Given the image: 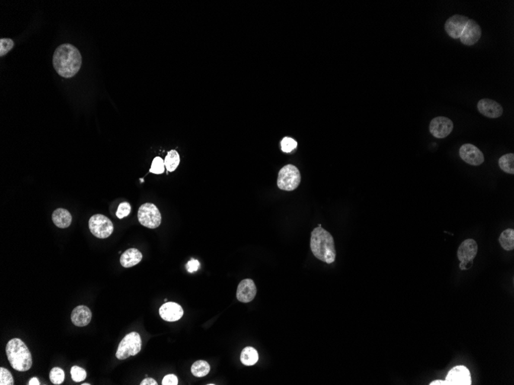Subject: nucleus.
I'll list each match as a JSON object with an SVG mask.
<instances>
[{"mask_svg":"<svg viewBox=\"0 0 514 385\" xmlns=\"http://www.w3.org/2000/svg\"><path fill=\"white\" fill-rule=\"evenodd\" d=\"M89 228L94 236L98 238H106L113 234L114 230L113 222L103 215L92 216L89 221Z\"/></svg>","mask_w":514,"mask_h":385,"instance_id":"0eeeda50","label":"nucleus"},{"mask_svg":"<svg viewBox=\"0 0 514 385\" xmlns=\"http://www.w3.org/2000/svg\"><path fill=\"white\" fill-rule=\"evenodd\" d=\"M164 171H165V162H164V159L160 157H156L153 161L150 171L152 173L160 175V174L164 173Z\"/></svg>","mask_w":514,"mask_h":385,"instance_id":"a878e982","label":"nucleus"},{"mask_svg":"<svg viewBox=\"0 0 514 385\" xmlns=\"http://www.w3.org/2000/svg\"><path fill=\"white\" fill-rule=\"evenodd\" d=\"M141 347L142 340L140 335L134 331L131 332L126 335L119 343L116 353V357L119 360H124L130 356L136 355L141 351Z\"/></svg>","mask_w":514,"mask_h":385,"instance_id":"20e7f679","label":"nucleus"},{"mask_svg":"<svg viewBox=\"0 0 514 385\" xmlns=\"http://www.w3.org/2000/svg\"><path fill=\"white\" fill-rule=\"evenodd\" d=\"M429 385H448V383L446 380H436L431 382V383H429Z\"/></svg>","mask_w":514,"mask_h":385,"instance_id":"f704fd0d","label":"nucleus"},{"mask_svg":"<svg viewBox=\"0 0 514 385\" xmlns=\"http://www.w3.org/2000/svg\"><path fill=\"white\" fill-rule=\"evenodd\" d=\"M52 222L60 229H66L72 223V216L69 212L64 209H57L54 211L52 216Z\"/></svg>","mask_w":514,"mask_h":385,"instance_id":"6ab92c4d","label":"nucleus"},{"mask_svg":"<svg viewBox=\"0 0 514 385\" xmlns=\"http://www.w3.org/2000/svg\"><path fill=\"white\" fill-rule=\"evenodd\" d=\"M49 379L54 384H61L65 380V373L60 367H53L49 373Z\"/></svg>","mask_w":514,"mask_h":385,"instance_id":"393cba45","label":"nucleus"},{"mask_svg":"<svg viewBox=\"0 0 514 385\" xmlns=\"http://www.w3.org/2000/svg\"><path fill=\"white\" fill-rule=\"evenodd\" d=\"M142 255L136 248H129L126 250L120 257V263L124 268H131L140 262Z\"/></svg>","mask_w":514,"mask_h":385,"instance_id":"a211bd4d","label":"nucleus"},{"mask_svg":"<svg viewBox=\"0 0 514 385\" xmlns=\"http://www.w3.org/2000/svg\"><path fill=\"white\" fill-rule=\"evenodd\" d=\"M0 384H14V380H13L11 373L7 369L4 368V367L0 368Z\"/></svg>","mask_w":514,"mask_h":385,"instance_id":"c85d7f7f","label":"nucleus"},{"mask_svg":"<svg viewBox=\"0 0 514 385\" xmlns=\"http://www.w3.org/2000/svg\"><path fill=\"white\" fill-rule=\"evenodd\" d=\"M297 147V141L292 138L285 137L281 141V149L283 152H291Z\"/></svg>","mask_w":514,"mask_h":385,"instance_id":"cd10ccee","label":"nucleus"},{"mask_svg":"<svg viewBox=\"0 0 514 385\" xmlns=\"http://www.w3.org/2000/svg\"><path fill=\"white\" fill-rule=\"evenodd\" d=\"M301 181V172L293 165H285L278 174L277 186L284 191H290L297 189Z\"/></svg>","mask_w":514,"mask_h":385,"instance_id":"39448f33","label":"nucleus"},{"mask_svg":"<svg viewBox=\"0 0 514 385\" xmlns=\"http://www.w3.org/2000/svg\"><path fill=\"white\" fill-rule=\"evenodd\" d=\"M55 70L63 78H72L82 65V56L79 49L71 44L60 45L52 58Z\"/></svg>","mask_w":514,"mask_h":385,"instance_id":"f257e3e1","label":"nucleus"},{"mask_svg":"<svg viewBox=\"0 0 514 385\" xmlns=\"http://www.w3.org/2000/svg\"><path fill=\"white\" fill-rule=\"evenodd\" d=\"M157 384H158V383H157V382L156 381V380H154V378H151V377H149V378L144 379V380H142V382H141L140 383V385H157Z\"/></svg>","mask_w":514,"mask_h":385,"instance_id":"72a5a7b5","label":"nucleus"},{"mask_svg":"<svg viewBox=\"0 0 514 385\" xmlns=\"http://www.w3.org/2000/svg\"><path fill=\"white\" fill-rule=\"evenodd\" d=\"M479 112L490 119H496L503 115V109L499 103L489 99H483L477 104Z\"/></svg>","mask_w":514,"mask_h":385,"instance_id":"2eb2a0df","label":"nucleus"},{"mask_svg":"<svg viewBox=\"0 0 514 385\" xmlns=\"http://www.w3.org/2000/svg\"><path fill=\"white\" fill-rule=\"evenodd\" d=\"M481 36L482 30L478 23L475 20H469L460 39L465 46H473L479 41Z\"/></svg>","mask_w":514,"mask_h":385,"instance_id":"f8f14e48","label":"nucleus"},{"mask_svg":"<svg viewBox=\"0 0 514 385\" xmlns=\"http://www.w3.org/2000/svg\"><path fill=\"white\" fill-rule=\"evenodd\" d=\"M460 156L464 162L474 166H478L484 162L483 152L472 144H464L460 149Z\"/></svg>","mask_w":514,"mask_h":385,"instance_id":"9d476101","label":"nucleus"},{"mask_svg":"<svg viewBox=\"0 0 514 385\" xmlns=\"http://www.w3.org/2000/svg\"><path fill=\"white\" fill-rule=\"evenodd\" d=\"M446 380L448 385H470L472 383L470 370L465 366H456L448 373Z\"/></svg>","mask_w":514,"mask_h":385,"instance_id":"9b49d317","label":"nucleus"},{"mask_svg":"<svg viewBox=\"0 0 514 385\" xmlns=\"http://www.w3.org/2000/svg\"><path fill=\"white\" fill-rule=\"evenodd\" d=\"M7 357L12 367L18 371H27L33 364L32 354L28 347L22 340L13 338L7 344Z\"/></svg>","mask_w":514,"mask_h":385,"instance_id":"7ed1b4c3","label":"nucleus"},{"mask_svg":"<svg viewBox=\"0 0 514 385\" xmlns=\"http://www.w3.org/2000/svg\"><path fill=\"white\" fill-rule=\"evenodd\" d=\"M209 370H210V365L209 363L206 361H202V360L196 361L191 367L192 374L196 377H205L209 374Z\"/></svg>","mask_w":514,"mask_h":385,"instance_id":"4be33fe9","label":"nucleus"},{"mask_svg":"<svg viewBox=\"0 0 514 385\" xmlns=\"http://www.w3.org/2000/svg\"><path fill=\"white\" fill-rule=\"evenodd\" d=\"M70 372L72 380L75 382L83 381L87 377V371L82 367H79V366H74L71 368Z\"/></svg>","mask_w":514,"mask_h":385,"instance_id":"bb28decb","label":"nucleus"},{"mask_svg":"<svg viewBox=\"0 0 514 385\" xmlns=\"http://www.w3.org/2000/svg\"><path fill=\"white\" fill-rule=\"evenodd\" d=\"M454 129V123L444 116L434 118L429 124V132L437 139L448 137Z\"/></svg>","mask_w":514,"mask_h":385,"instance_id":"1a4fd4ad","label":"nucleus"},{"mask_svg":"<svg viewBox=\"0 0 514 385\" xmlns=\"http://www.w3.org/2000/svg\"><path fill=\"white\" fill-rule=\"evenodd\" d=\"M131 212V206L129 203H121L118 207L117 212H116V216L118 219H122L123 218L129 216V213Z\"/></svg>","mask_w":514,"mask_h":385,"instance_id":"7c9ffc66","label":"nucleus"},{"mask_svg":"<svg viewBox=\"0 0 514 385\" xmlns=\"http://www.w3.org/2000/svg\"><path fill=\"white\" fill-rule=\"evenodd\" d=\"M499 166L504 172L513 175L514 155L512 153L506 154L499 159Z\"/></svg>","mask_w":514,"mask_h":385,"instance_id":"5701e85b","label":"nucleus"},{"mask_svg":"<svg viewBox=\"0 0 514 385\" xmlns=\"http://www.w3.org/2000/svg\"><path fill=\"white\" fill-rule=\"evenodd\" d=\"M258 360V352L253 347H247L242 351L240 361L244 365H254L257 363Z\"/></svg>","mask_w":514,"mask_h":385,"instance_id":"aec40b11","label":"nucleus"},{"mask_svg":"<svg viewBox=\"0 0 514 385\" xmlns=\"http://www.w3.org/2000/svg\"><path fill=\"white\" fill-rule=\"evenodd\" d=\"M91 310L85 305H79L71 314V320L76 326H87L91 322Z\"/></svg>","mask_w":514,"mask_h":385,"instance_id":"f3484780","label":"nucleus"},{"mask_svg":"<svg viewBox=\"0 0 514 385\" xmlns=\"http://www.w3.org/2000/svg\"><path fill=\"white\" fill-rule=\"evenodd\" d=\"M499 242L502 248L506 251H512L514 248V230L508 229L503 231L499 238Z\"/></svg>","mask_w":514,"mask_h":385,"instance_id":"412c9836","label":"nucleus"},{"mask_svg":"<svg viewBox=\"0 0 514 385\" xmlns=\"http://www.w3.org/2000/svg\"><path fill=\"white\" fill-rule=\"evenodd\" d=\"M14 46V42L11 39H0V56H4L7 55Z\"/></svg>","mask_w":514,"mask_h":385,"instance_id":"c756f323","label":"nucleus"},{"mask_svg":"<svg viewBox=\"0 0 514 385\" xmlns=\"http://www.w3.org/2000/svg\"><path fill=\"white\" fill-rule=\"evenodd\" d=\"M478 251V245L477 242L473 239H467L462 242L458 251H457V257L461 261L460 268L461 270L468 269L467 266L469 264L471 265L473 261L477 256Z\"/></svg>","mask_w":514,"mask_h":385,"instance_id":"6e6552de","label":"nucleus"},{"mask_svg":"<svg viewBox=\"0 0 514 385\" xmlns=\"http://www.w3.org/2000/svg\"><path fill=\"white\" fill-rule=\"evenodd\" d=\"M199 266H200V264H199V261L193 259V258H191L190 261H188L187 264H186V270L189 273H193L197 271Z\"/></svg>","mask_w":514,"mask_h":385,"instance_id":"2f4dec72","label":"nucleus"},{"mask_svg":"<svg viewBox=\"0 0 514 385\" xmlns=\"http://www.w3.org/2000/svg\"><path fill=\"white\" fill-rule=\"evenodd\" d=\"M160 317L166 322H177L183 316V308L175 302H166L162 305L160 311Z\"/></svg>","mask_w":514,"mask_h":385,"instance_id":"4468645a","label":"nucleus"},{"mask_svg":"<svg viewBox=\"0 0 514 385\" xmlns=\"http://www.w3.org/2000/svg\"><path fill=\"white\" fill-rule=\"evenodd\" d=\"M256 284L252 279H244L239 284L237 287V298L243 303H248L252 302L256 297Z\"/></svg>","mask_w":514,"mask_h":385,"instance_id":"dca6fc26","label":"nucleus"},{"mask_svg":"<svg viewBox=\"0 0 514 385\" xmlns=\"http://www.w3.org/2000/svg\"><path fill=\"white\" fill-rule=\"evenodd\" d=\"M138 220L149 229H157L161 224L162 216L158 208L152 203L142 205L138 211Z\"/></svg>","mask_w":514,"mask_h":385,"instance_id":"423d86ee","label":"nucleus"},{"mask_svg":"<svg viewBox=\"0 0 514 385\" xmlns=\"http://www.w3.org/2000/svg\"><path fill=\"white\" fill-rule=\"evenodd\" d=\"M180 162V155L176 150L170 151L166 156L165 161H164L166 168L168 171H173L177 169Z\"/></svg>","mask_w":514,"mask_h":385,"instance_id":"b1692460","label":"nucleus"},{"mask_svg":"<svg viewBox=\"0 0 514 385\" xmlns=\"http://www.w3.org/2000/svg\"><path fill=\"white\" fill-rule=\"evenodd\" d=\"M310 248L316 258L327 264H331L336 258L334 240L330 232L322 227L313 230L310 238Z\"/></svg>","mask_w":514,"mask_h":385,"instance_id":"f03ea898","label":"nucleus"},{"mask_svg":"<svg viewBox=\"0 0 514 385\" xmlns=\"http://www.w3.org/2000/svg\"><path fill=\"white\" fill-rule=\"evenodd\" d=\"M163 385H177L178 384V378L175 374H168L166 375L162 381Z\"/></svg>","mask_w":514,"mask_h":385,"instance_id":"473e14b6","label":"nucleus"},{"mask_svg":"<svg viewBox=\"0 0 514 385\" xmlns=\"http://www.w3.org/2000/svg\"><path fill=\"white\" fill-rule=\"evenodd\" d=\"M28 384L39 385L40 384V383H39V380H38L37 377H33V378H32L31 380H30V381H29Z\"/></svg>","mask_w":514,"mask_h":385,"instance_id":"c9c22d12","label":"nucleus"},{"mask_svg":"<svg viewBox=\"0 0 514 385\" xmlns=\"http://www.w3.org/2000/svg\"><path fill=\"white\" fill-rule=\"evenodd\" d=\"M82 385H90V383H82Z\"/></svg>","mask_w":514,"mask_h":385,"instance_id":"e433bc0d","label":"nucleus"},{"mask_svg":"<svg viewBox=\"0 0 514 385\" xmlns=\"http://www.w3.org/2000/svg\"><path fill=\"white\" fill-rule=\"evenodd\" d=\"M469 19L464 16L454 15L445 23V31L453 39H460Z\"/></svg>","mask_w":514,"mask_h":385,"instance_id":"ddd939ff","label":"nucleus"}]
</instances>
